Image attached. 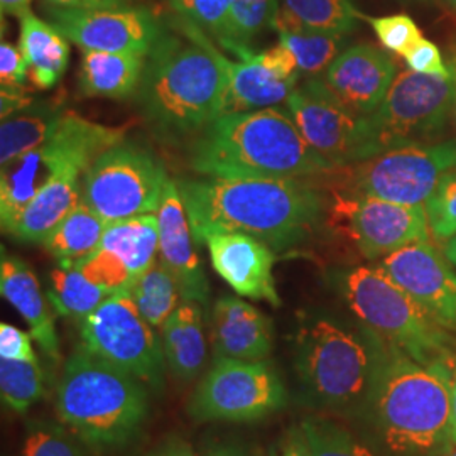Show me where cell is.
<instances>
[{"instance_id": "obj_49", "label": "cell", "mask_w": 456, "mask_h": 456, "mask_svg": "<svg viewBox=\"0 0 456 456\" xmlns=\"http://www.w3.org/2000/svg\"><path fill=\"white\" fill-rule=\"evenodd\" d=\"M146 456H196L188 443L180 440L166 441L163 446Z\"/></svg>"}, {"instance_id": "obj_8", "label": "cell", "mask_w": 456, "mask_h": 456, "mask_svg": "<svg viewBox=\"0 0 456 456\" xmlns=\"http://www.w3.org/2000/svg\"><path fill=\"white\" fill-rule=\"evenodd\" d=\"M117 142L118 132L114 127L66 114L60 129L45 144L56 166L54 175L34 196L9 235L20 242L43 244L80 203L86 169Z\"/></svg>"}, {"instance_id": "obj_36", "label": "cell", "mask_w": 456, "mask_h": 456, "mask_svg": "<svg viewBox=\"0 0 456 456\" xmlns=\"http://www.w3.org/2000/svg\"><path fill=\"white\" fill-rule=\"evenodd\" d=\"M301 426L310 443L311 456H382L375 446L333 419L306 418Z\"/></svg>"}, {"instance_id": "obj_10", "label": "cell", "mask_w": 456, "mask_h": 456, "mask_svg": "<svg viewBox=\"0 0 456 456\" xmlns=\"http://www.w3.org/2000/svg\"><path fill=\"white\" fill-rule=\"evenodd\" d=\"M448 77L397 73L387 95L369 115L377 154L395 147L428 144L440 135L456 107V65Z\"/></svg>"}, {"instance_id": "obj_19", "label": "cell", "mask_w": 456, "mask_h": 456, "mask_svg": "<svg viewBox=\"0 0 456 456\" xmlns=\"http://www.w3.org/2000/svg\"><path fill=\"white\" fill-rule=\"evenodd\" d=\"M395 77L397 65L387 51L374 45H357L342 51L322 80L345 107L369 117L380 107Z\"/></svg>"}, {"instance_id": "obj_2", "label": "cell", "mask_w": 456, "mask_h": 456, "mask_svg": "<svg viewBox=\"0 0 456 456\" xmlns=\"http://www.w3.org/2000/svg\"><path fill=\"white\" fill-rule=\"evenodd\" d=\"M453 362L429 365L389 343L362 416L382 456H444L452 446Z\"/></svg>"}, {"instance_id": "obj_12", "label": "cell", "mask_w": 456, "mask_h": 456, "mask_svg": "<svg viewBox=\"0 0 456 456\" xmlns=\"http://www.w3.org/2000/svg\"><path fill=\"white\" fill-rule=\"evenodd\" d=\"M288 404V391L267 362L215 357L190 399L196 421H259Z\"/></svg>"}, {"instance_id": "obj_14", "label": "cell", "mask_w": 456, "mask_h": 456, "mask_svg": "<svg viewBox=\"0 0 456 456\" xmlns=\"http://www.w3.org/2000/svg\"><path fill=\"white\" fill-rule=\"evenodd\" d=\"M286 103L303 137L333 167L360 163L377 154L369 117L345 107L320 77L296 88Z\"/></svg>"}, {"instance_id": "obj_41", "label": "cell", "mask_w": 456, "mask_h": 456, "mask_svg": "<svg viewBox=\"0 0 456 456\" xmlns=\"http://www.w3.org/2000/svg\"><path fill=\"white\" fill-rule=\"evenodd\" d=\"M372 26L380 45L387 51L404 56L421 37L418 24L408 14H394V16L367 17Z\"/></svg>"}, {"instance_id": "obj_56", "label": "cell", "mask_w": 456, "mask_h": 456, "mask_svg": "<svg viewBox=\"0 0 456 456\" xmlns=\"http://www.w3.org/2000/svg\"><path fill=\"white\" fill-rule=\"evenodd\" d=\"M424 2H428V0H424Z\"/></svg>"}, {"instance_id": "obj_11", "label": "cell", "mask_w": 456, "mask_h": 456, "mask_svg": "<svg viewBox=\"0 0 456 456\" xmlns=\"http://www.w3.org/2000/svg\"><path fill=\"white\" fill-rule=\"evenodd\" d=\"M167 175L144 147L120 142L100 154L83 176V200L107 224L158 212Z\"/></svg>"}, {"instance_id": "obj_50", "label": "cell", "mask_w": 456, "mask_h": 456, "mask_svg": "<svg viewBox=\"0 0 456 456\" xmlns=\"http://www.w3.org/2000/svg\"><path fill=\"white\" fill-rule=\"evenodd\" d=\"M31 2L33 0H0L2 16L22 17L31 11Z\"/></svg>"}, {"instance_id": "obj_34", "label": "cell", "mask_w": 456, "mask_h": 456, "mask_svg": "<svg viewBox=\"0 0 456 456\" xmlns=\"http://www.w3.org/2000/svg\"><path fill=\"white\" fill-rule=\"evenodd\" d=\"M279 16L322 33H350L360 14L352 0H282Z\"/></svg>"}, {"instance_id": "obj_48", "label": "cell", "mask_w": 456, "mask_h": 456, "mask_svg": "<svg viewBox=\"0 0 456 456\" xmlns=\"http://www.w3.org/2000/svg\"><path fill=\"white\" fill-rule=\"evenodd\" d=\"M135 0H48L49 5L61 9H118L132 7Z\"/></svg>"}, {"instance_id": "obj_13", "label": "cell", "mask_w": 456, "mask_h": 456, "mask_svg": "<svg viewBox=\"0 0 456 456\" xmlns=\"http://www.w3.org/2000/svg\"><path fill=\"white\" fill-rule=\"evenodd\" d=\"M82 345L115 367L129 372L147 387H163L166 359L156 330L141 316L129 291L110 294L80 328Z\"/></svg>"}, {"instance_id": "obj_1", "label": "cell", "mask_w": 456, "mask_h": 456, "mask_svg": "<svg viewBox=\"0 0 456 456\" xmlns=\"http://www.w3.org/2000/svg\"><path fill=\"white\" fill-rule=\"evenodd\" d=\"M198 244L210 232H244L282 252L323 222L325 196L297 178H207L178 183Z\"/></svg>"}, {"instance_id": "obj_32", "label": "cell", "mask_w": 456, "mask_h": 456, "mask_svg": "<svg viewBox=\"0 0 456 456\" xmlns=\"http://www.w3.org/2000/svg\"><path fill=\"white\" fill-rule=\"evenodd\" d=\"M129 294L141 316L156 331L163 330L167 318L178 310V306L183 303V296L176 279L164 267L163 262L159 259L154 262L142 276L134 281Z\"/></svg>"}, {"instance_id": "obj_54", "label": "cell", "mask_w": 456, "mask_h": 456, "mask_svg": "<svg viewBox=\"0 0 456 456\" xmlns=\"http://www.w3.org/2000/svg\"><path fill=\"white\" fill-rule=\"evenodd\" d=\"M444 456H456V446H453V448H452V450H450V452H448Z\"/></svg>"}, {"instance_id": "obj_43", "label": "cell", "mask_w": 456, "mask_h": 456, "mask_svg": "<svg viewBox=\"0 0 456 456\" xmlns=\"http://www.w3.org/2000/svg\"><path fill=\"white\" fill-rule=\"evenodd\" d=\"M403 58L406 60L409 69L421 73V75L448 77L452 73V69L444 65L438 46L424 37H421L412 48L409 49Z\"/></svg>"}, {"instance_id": "obj_4", "label": "cell", "mask_w": 456, "mask_h": 456, "mask_svg": "<svg viewBox=\"0 0 456 456\" xmlns=\"http://www.w3.org/2000/svg\"><path fill=\"white\" fill-rule=\"evenodd\" d=\"M190 166L207 178L311 180L335 169L277 105L218 117L196 135Z\"/></svg>"}, {"instance_id": "obj_46", "label": "cell", "mask_w": 456, "mask_h": 456, "mask_svg": "<svg viewBox=\"0 0 456 456\" xmlns=\"http://www.w3.org/2000/svg\"><path fill=\"white\" fill-rule=\"evenodd\" d=\"M271 456H311L310 443L303 426L289 428L273 446Z\"/></svg>"}, {"instance_id": "obj_20", "label": "cell", "mask_w": 456, "mask_h": 456, "mask_svg": "<svg viewBox=\"0 0 456 456\" xmlns=\"http://www.w3.org/2000/svg\"><path fill=\"white\" fill-rule=\"evenodd\" d=\"M156 216L159 225V261L176 279L183 299L205 306L210 284L196 254L193 230L176 181L166 183Z\"/></svg>"}, {"instance_id": "obj_38", "label": "cell", "mask_w": 456, "mask_h": 456, "mask_svg": "<svg viewBox=\"0 0 456 456\" xmlns=\"http://www.w3.org/2000/svg\"><path fill=\"white\" fill-rule=\"evenodd\" d=\"M428 225L438 244H446L456 235V167L441 175L435 190L424 201Z\"/></svg>"}, {"instance_id": "obj_16", "label": "cell", "mask_w": 456, "mask_h": 456, "mask_svg": "<svg viewBox=\"0 0 456 456\" xmlns=\"http://www.w3.org/2000/svg\"><path fill=\"white\" fill-rule=\"evenodd\" d=\"M53 24L83 51L147 56L161 39L158 19L147 9H61L49 5Z\"/></svg>"}, {"instance_id": "obj_39", "label": "cell", "mask_w": 456, "mask_h": 456, "mask_svg": "<svg viewBox=\"0 0 456 456\" xmlns=\"http://www.w3.org/2000/svg\"><path fill=\"white\" fill-rule=\"evenodd\" d=\"M173 9L184 20L212 34L230 51L232 48V0H171Z\"/></svg>"}, {"instance_id": "obj_17", "label": "cell", "mask_w": 456, "mask_h": 456, "mask_svg": "<svg viewBox=\"0 0 456 456\" xmlns=\"http://www.w3.org/2000/svg\"><path fill=\"white\" fill-rule=\"evenodd\" d=\"M382 271L448 331H456V269L428 242L411 244L380 259Z\"/></svg>"}, {"instance_id": "obj_42", "label": "cell", "mask_w": 456, "mask_h": 456, "mask_svg": "<svg viewBox=\"0 0 456 456\" xmlns=\"http://www.w3.org/2000/svg\"><path fill=\"white\" fill-rule=\"evenodd\" d=\"M22 456H85L69 433L53 424H31Z\"/></svg>"}, {"instance_id": "obj_45", "label": "cell", "mask_w": 456, "mask_h": 456, "mask_svg": "<svg viewBox=\"0 0 456 456\" xmlns=\"http://www.w3.org/2000/svg\"><path fill=\"white\" fill-rule=\"evenodd\" d=\"M31 335L20 328L9 323L0 325V359L34 360L37 359L33 350Z\"/></svg>"}, {"instance_id": "obj_30", "label": "cell", "mask_w": 456, "mask_h": 456, "mask_svg": "<svg viewBox=\"0 0 456 456\" xmlns=\"http://www.w3.org/2000/svg\"><path fill=\"white\" fill-rule=\"evenodd\" d=\"M107 222L94 212L85 200L54 228L43 242L58 265L73 267L100 248Z\"/></svg>"}, {"instance_id": "obj_28", "label": "cell", "mask_w": 456, "mask_h": 456, "mask_svg": "<svg viewBox=\"0 0 456 456\" xmlns=\"http://www.w3.org/2000/svg\"><path fill=\"white\" fill-rule=\"evenodd\" d=\"M65 115L60 103L33 102L29 107L2 118L0 164L5 166L29 151L45 146L60 129Z\"/></svg>"}, {"instance_id": "obj_9", "label": "cell", "mask_w": 456, "mask_h": 456, "mask_svg": "<svg viewBox=\"0 0 456 456\" xmlns=\"http://www.w3.org/2000/svg\"><path fill=\"white\" fill-rule=\"evenodd\" d=\"M452 167H456V142H441L395 147L326 175L335 193L424 205L441 175Z\"/></svg>"}, {"instance_id": "obj_25", "label": "cell", "mask_w": 456, "mask_h": 456, "mask_svg": "<svg viewBox=\"0 0 456 456\" xmlns=\"http://www.w3.org/2000/svg\"><path fill=\"white\" fill-rule=\"evenodd\" d=\"M144 68V54L83 51L80 90L86 97L127 98L139 90Z\"/></svg>"}, {"instance_id": "obj_31", "label": "cell", "mask_w": 456, "mask_h": 456, "mask_svg": "<svg viewBox=\"0 0 456 456\" xmlns=\"http://www.w3.org/2000/svg\"><path fill=\"white\" fill-rule=\"evenodd\" d=\"M273 29L279 34L281 45L293 53L299 73L308 78H318L323 75L328 66L342 53L345 34L306 29L279 16V12L273 22Z\"/></svg>"}, {"instance_id": "obj_44", "label": "cell", "mask_w": 456, "mask_h": 456, "mask_svg": "<svg viewBox=\"0 0 456 456\" xmlns=\"http://www.w3.org/2000/svg\"><path fill=\"white\" fill-rule=\"evenodd\" d=\"M29 77V65L22 49L12 43L0 45V82L5 88H22Z\"/></svg>"}, {"instance_id": "obj_6", "label": "cell", "mask_w": 456, "mask_h": 456, "mask_svg": "<svg viewBox=\"0 0 456 456\" xmlns=\"http://www.w3.org/2000/svg\"><path fill=\"white\" fill-rule=\"evenodd\" d=\"M56 412L85 444L95 450L118 448L129 443L146 421L147 386L82 345L63 365Z\"/></svg>"}, {"instance_id": "obj_7", "label": "cell", "mask_w": 456, "mask_h": 456, "mask_svg": "<svg viewBox=\"0 0 456 456\" xmlns=\"http://www.w3.org/2000/svg\"><path fill=\"white\" fill-rule=\"evenodd\" d=\"M335 281L343 301L360 323L382 340L424 365L455 360L456 340L452 331L433 322L379 265L345 269Z\"/></svg>"}, {"instance_id": "obj_51", "label": "cell", "mask_w": 456, "mask_h": 456, "mask_svg": "<svg viewBox=\"0 0 456 456\" xmlns=\"http://www.w3.org/2000/svg\"><path fill=\"white\" fill-rule=\"evenodd\" d=\"M198 456H248L239 446L233 444H218V446H210L203 453Z\"/></svg>"}, {"instance_id": "obj_15", "label": "cell", "mask_w": 456, "mask_h": 456, "mask_svg": "<svg viewBox=\"0 0 456 456\" xmlns=\"http://www.w3.org/2000/svg\"><path fill=\"white\" fill-rule=\"evenodd\" d=\"M333 213L367 261H380L411 244L429 240L424 205H401L379 198L335 193Z\"/></svg>"}, {"instance_id": "obj_55", "label": "cell", "mask_w": 456, "mask_h": 456, "mask_svg": "<svg viewBox=\"0 0 456 456\" xmlns=\"http://www.w3.org/2000/svg\"><path fill=\"white\" fill-rule=\"evenodd\" d=\"M448 2H450V4H452V5L456 9V0H448Z\"/></svg>"}, {"instance_id": "obj_26", "label": "cell", "mask_w": 456, "mask_h": 456, "mask_svg": "<svg viewBox=\"0 0 456 456\" xmlns=\"http://www.w3.org/2000/svg\"><path fill=\"white\" fill-rule=\"evenodd\" d=\"M20 19V49L29 65V78L36 88L49 90L69 63V39L54 24L26 12Z\"/></svg>"}, {"instance_id": "obj_3", "label": "cell", "mask_w": 456, "mask_h": 456, "mask_svg": "<svg viewBox=\"0 0 456 456\" xmlns=\"http://www.w3.org/2000/svg\"><path fill=\"white\" fill-rule=\"evenodd\" d=\"M184 22L191 43L161 37L149 53L137 90L144 118L167 141L200 135L225 115L227 105V77L216 48L196 24Z\"/></svg>"}, {"instance_id": "obj_35", "label": "cell", "mask_w": 456, "mask_h": 456, "mask_svg": "<svg viewBox=\"0 0 456 456\" xmlns=\"http://www.w3.org/2000/svg\"><path fill=\"white\" fill-rule=\"evenodd\" d=\"M0 394L7 408L26 412L45 394L43 370L37 359H0Z\"/></svg>"}, {"instance_id": "obj_37", "label": "cell", "mask_w": 456, "mask_h": 456, "mask_svg": "<svg viewBox=\"0 0 456 456\" xmlns=\"http://www.w3.org/2000/svg\"><path fill=\"white\" fill-rule=\"evenodd\" d=\"M279 12L277 0H232V48L230 51L240 60H247L254 53L248 45L265 29L273 28Z\"/></svg>"}, {"instance_id": "obj_5", "label": "cell", "mask_w": 456, "mask_h": 456, "mask_svg": "<svg viewBox=\"0 0 456 456\" xmlns=\"http://www.w3.org/2000/svg\"><path fill=\"white\" fill-rule=\"evenodd\" d=\"M389 343L365 325L330 316L301 322L294 337V370L306 399L331 412H363Z\"/></svg>"}, {"instance_id": "obj_29", "label": "cell", "mask_w": 456, "mask_h": 456, "mask_svg": "<svg viewBox=\"0 0 456 456\" xmlns=\"http://www.w3.org/2000/svg\"><path fill=\"white\" fill-rule=\"evenodd\" d=\"M100 248L110 250L127 265L132 281L142 276L159 256L158 216L144 213L112 222L105 228ZM134 284V282H132Z\"/></svg>"}, {"instance_id": "obj_27", "label": "cell", "mask_w": 456, "mask_h": 456, "mask_svg": "<svg viewBox=\"0 0 456 456\" xmlns=\"http://www.w3.org/2000/svg\"><path fill=\"white\" fill-rule=\"evenodd\" d=\"M54 175V166L37 147L5 166L0 176V222L5 233L16 225L19 216Z\"/></svg>"}, {"instance_id": "obj_23", "label": "cell", "mask_w": 456, "mask_h": 456, "mask_svg": "<svg viewBox=\"0 0 456 456\" xmlns=\"http://www.w3.org/2000/svg\"><path fill=\"white\" fill-rule=\"evenodd\" d=\"M0 293L24 318L29 326V335L43 348V352L53 362H58L60 340L49 299L43 293V288L31 267L5 250H2L0 259Z\"/></svg>"}, {"instance_id": "obj_40", "label": "cell", "mask_w": 456, "mask_h": 456, "mask_svg": "<svg viewBox=\"0 0 456 456\" xmlns=\"http://www.w3.org/2000/svg\"><path fill=\"white\" fill-rule=\"evenodd\" d=\"M73 267H77L83 276L109 294L129 291L134 282L124 261L105 248H98L88 257L77 262Z\"/></svg>"}, {"instance_id": "obj_53", "label": "cell", "mask_w": 456, "mask_h": 456, "mask_svg": "<svg viewBox=\"0 0 456 456\" xmlns=\"http://www.w3.org/2000/svg\"><path fill=\"white\" fill-rule=\"evenodd\" d=\"M443 254L448 261L455 265L456 269V235L452 240H448L446 244L443 245Z\"/></svg>"}, {"instance_id": "obj_21", "label": "cell", "mask_w": 456, "mask_h": 456, "mask_svg": "<svg viewBox=\"0 0 456 456\" xmlns=\"http://www.w3.org/2000/svg\"><path fill=\"white\" fill-rule=\"evenodd\" d=\"M273 322L256 306L235 296L220 297L212 310L215 357L261 362L273 352Z\"/></svg>"}, {"instance_id": "obj_18", "label": "cell", "mask_w": 456, "mask_h": 456, "mask_svg": "<svg viewBox=\"0 0 456 456\" xmlns=\"http://www.w3.org/2000/svg\"><path fill=\"white\" fill-rule=\"evenodd\" d=\"M203 244L210 250L215 273L235 293L281 306L273 274L276 254L269 245L244 232H210Z\"/></svg>"}, {"instance_id": "obj_52", "label": "cell", "mask_w": 456, "mask_h": 456, "mask_svg": "<svg viewBox=\"0 0 456 456\" xmlns=\"http://www.w3.org/2000/svg\"><path fill=\"white\" fill-rule=\"evenodd\" d=\"M452 446H456V355L453 360V379H452Z\"/></svg>"}, {"instance_id": "obj_24", "label": "cell", "mask_w": 456, "mask_h": 456, "mask_svg": "<svg viewBox=\"0 0 456 456\" xmlns=\"http://www.w3.org/2000/svg\"><path fill=\"white\" fill-rule=\"evenodd\" d=\"M166 365L180 382H191L207 363L203 310L196 301H184L161 330Z\"/></svg>"}, {"instance_id": "obj_22", "label": "cell", "mask_w": 456, "mask_h": 456, "mask_svg": "<svg viewBox=\"0 0 456 456\" xmlns=\"http://www.w3.org/2000/svg\"><path fill=\"white\" fill-rule=\"evenodd\" d=\"M215 53L227 77L225 115L276 107L288 102L296 90L297 78L281 73L264 58L262 51L242 63H232L218 49Z\"/></svg>"}, {"instance_id": "obj_33", "label": "cell", "mask_w": 456, "mask_h": 456, "mask_svg": "<svg viewBox=\"0 0 456 456\" xmlns=\"http://www.w3.org/2000/svg\"><path fill=\"white\" fill-rule=\"evenodd\" d=\"M110 294L83 276L77 267L58 265L49 274L48 299L60 314L82 323Z\"/></svg>"}, {"instance_id": "obj_47", "label": "cell", "mask_w": 456, "mask_h": 456, "mask_svg": "<svg viewBox=\"0 0 456 456\" xmlns=\"http://www.w3.org/2000/svg\"><path fill=\"white\" fill-rule=\"evenodd\" d=\"M34 100L26 95V88H5L2 86V118L16 114L19 110L29 107Z\"/></svg>"}]
</instances>
